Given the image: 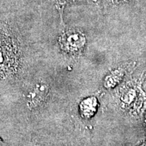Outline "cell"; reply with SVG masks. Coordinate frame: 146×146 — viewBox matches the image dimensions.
Segmentation results:
<instances>
[{
  "label": "cell",
  "mask_w": 146,
  "mask_h": 146,
  "mask_svg": "<svg viewBox=\"0 0 146 146\" xmlns=\"http://www.w3.org/2000/svg\"><path fill=\"white\" fill-rule=\"evenodd\" d=\"M85 37L81 33L71 31L64 33L62 36L61 44L65 50L68 52H77L84 46Z\"/></svg>",
  "instance_id": "2"
},
{
  "label": "cell",
  "mask_w": 146,
  "mask_h": 146,
  "mask_svg": "<svg viewBox=\"0 0 146 146\" xmlns=\"http://www.w3.org/2000/svg\"><path fill=\"white\" fill-rule=\"evenodd\" d=\"M49 94V89L45 84L37 83L29 91L27 96V104L32 109H36L43 104Z\"/></svg>",
  "instance_id": "1"
}]
</instances>
